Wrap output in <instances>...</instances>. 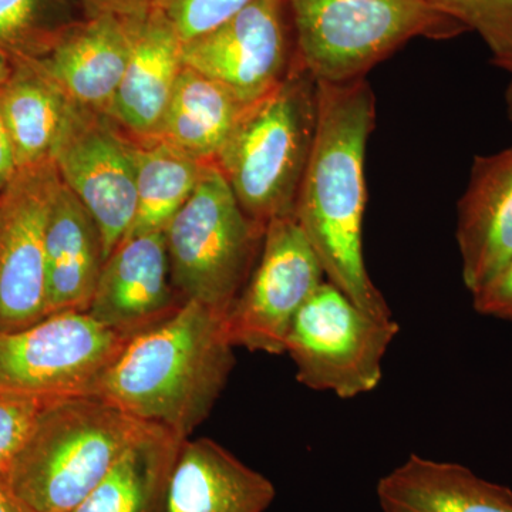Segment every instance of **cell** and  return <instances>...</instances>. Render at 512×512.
Instances as JSON below:
<instances>
[{
  "label": "cell",
  "instance_id": "cell-1",
  "mask_svg": "<svg viewBox=\"0 0 512 512\" xmlns=\"http://www.w3.org/2000/svg\"><path fill=\"white\" fill-rule=\"evenodd\" d=\"M376 100L365 79L318 82V127L293 217L329 282L362 311L392 318L363 256L366 147L375 128Z\"/></svg>",
  "mask_w": 512,
  "mask_h": 512
},
{
  "label": "cell",
  "instance_id": "cell-2",
  "mask_svg": "<svg viewBox=\"0 0 512 512\" xmlns=\"http://www.w3.org/2000/svg\"><path fill=\"white\" fill-rule=\"evenodd\" d=\"M225 316L197 301L128 340L93 394L188 439L210 416L234 367Z\"/></svg>",
  "mask_w": 512,
  "mask_h": 512
},
{
  "label": "cell",
  "instance_id": "cell-3",
  "mask_svg": "<svg viewBox=\"0 0 512 512\" xmlns=\"http://www.w3.org/2000/svg\"><path fill=\"white\" fill-rule=\"evenodd\" d=\"M147 424L96 394L49 399L6 476L29 512H72Z\"/></svg>",
  "mask_w": 512,
  "mask_h": 512
},
{
  "label": "cell",
  "instance_id": "cell-4",
  "mask_svg": "<svg viewBox=\"0 0 512 512\" xmlns=\"http://www.w3.org/2000/svg\"><path fill=\"white\" fill-rule=\"evenodd\" d=\"M318 127V82L296 59L284 82L249 104L215 165L242 210L268 225L293 215Z\"/></svg>",
  "mask_w": 512,
  "mask_h": 512
},
{
  "label": "cell",
  "instance_id": "cell-5",
  "mask_svg": "<svg viewBox=\"0 0 512 512\" xmlns=\"http://www.w3.org/2000/svg\"><path fill=\"white\" fill-rule=\"evenodd\" d=\"M296 59L316 82L340 84L366 73L414 37L450 39L466 26L429 0H288Z\"/></svg>",
  "mask_w": 512,
  "mask_h": 512
},
{
  "label": "cell",
  "instance_id": "cell-6",
  "mask_svg": "<svg viewBox=\"0 0 512 512\" xmlns=\"http://www.w3.org/2000/svg\"><path fill=\"white\" fill-rule=\"evenodd\" d=\"M265 229L242 210L220 168L208 164L164 229L175 291L227 315L254 271Z\"/></svg>",
  "mask_w": 512,
  "mask_h": 512
},
{
  "label": "cell",
  "instance_id": "cell-7",
  "mask_svg": "<svg viewBox=\"0 0 512 512\" xmlns=\"http://www.w3.org/2000/svg\"><path fill=\"white\" fill-rule=\"evenodd\" d=\"M399 332L396 320L362 311L328 281L296 313L285 353L303 386L353 399L377 389L384 356Z\"/></svg>",
  "mask_w": 512,
  "mask_h": 512
},
{
  "label": "cell",
  "instance_id": "cell-8",
  "mask_svg": "<svg viewBox=\"0 0 512 512\" xmlns=\"http://www.w3.org/2000/svg\"><path fill=\"white\" fill-rule=\"evenodd\" d=\"M128 338L87 312L64 311L0 332V394L56 399L93 394Z\"/></svg>",
  "mask_w": 512,
  "mask_h": 512
},
{
  "label": "cell",
  "instance_id": "cell-9",
  "mask_svg": "<svg viewBox=\"0 0 512 512\" xmlns=\"http://www.w3.org/2000/svg\"><path fill=\"white\" fill-rule=\"evenodd\" d=\"M52 161L62 183L96 221L109 258L136 217V140L107 114L73 103Z\"/></svg>",
  "mask_w": 512,
  "mask_h": 512
},
{
  "label": "cell",
  "instance_id": "cell-10",
  "mask_svg": "<svg viewBox=\"0 0 512 512\" xmlns=\"http://www.w3.org/2000/svg\"><path fill=\"white\" fill-rule=\"evenodd\" d=\"M323 278L318 256L295 217L269 221L254 271L225 315L232 346L268 355L285 353L296 313Z\"/></svg>",
  "mask_w": 512,
  "mask_h": 512
},
{
  "label": "cell",
  "instance_id": "cell-11",
  "mask_svg": "<svg viewBox=\"0 0 512 512\" xmlns=\"http://www.w3.org/2000/svg\"><path fill=\"white\" fill-rule=\"evenodd\" d=\"M183 62L244 103L262 99L296 62L288 0H254L217 29L184 43Z\"/></svg>",
  "mask_w": 512,
  "mask_h": 512
},
{
  "label": "cell",
  "instance_id": "cell-12",
  "mask_svg": "<svg viewBox=\"0 0 512 512\" xmlns=\"http://www.w3.org/2000/svg\"><path fill=\"white\" fill-rule=\"evenodd\" d=\"M60 181L47 161L20 168L0 194V332L47 316L46 224Z\"/></svg>",
  "mask_w": 512,
  "mask_h": 512
},
{
  "label": "cell",
  "instance_id": "cell-13",
  "mask_svg": "<svg viewBox=\"0 0 512 512\" xmlns=\"http://www.w3.org/2000/svg\"><path fill=\"white\" fill-rule=\"evenodd\" d=\"M171 281L164 231L124 238L104 262L87 313L133 339L183 306Z\"/></svg>",
  "mask_w": 512,
  "mask_h": 512
},
{
  "label": "cell",
  "instance_id": "cell-14",
  "mask_svg": "<svg viewBox=\"0 0 512 512\" xmlns=\"http://www.w3.org/2000/svg\"><path fill=\"white\" fill-rule=\"evenodd\" d=\"M140 20L90 15L70 26L35 62L74 103L106 114L126 72Z\"/></svg>",
  "mask_w": 512,
  "mask_h": 512
},
{
  "label": "cell",
  "instance_id": "cell-15",
  "mask_svg": "<svg viewBox=\"0 0 512 512\" xmlns=\"http://www.w3.org/2000/svg\"><path fill=\"white\" fill-rule=\"evenodd\" d=\"M456 237L471 293L512 261V147L474 160L458 202Z\"/></svg>",
  "mask_w": 512,
  "mask_h": 512
},
{
  "label": "cell",
  "instance_id": "cell-16",
  "mask_svg": "<svg viewBox=\"0 0 512 512\" xmlns=\"http://www.w3.org/2000/svg\"><path fill=\"white\" fill-rule=\"evenodd\" d=\"M183 45L153 8L137 23L126 72L106 113L134 140L157 138L184 69Z\"/></svg>",
  "mask_w": 512,
  "mask_h": 512
},
{
  "label": "cell",
  "instance_id": "cell-17",
  "mask_svg": "<svg viewBox=\"0 0 512 512\" xmlns=\"http://www.w3.org/2000/svg\"><path fill=\"white\" fill-rule=\"evenodd\" d=\"M275 485L211 439H185L178 450L164 512H265Z\"/></svg>",
  "mask_w": 512,
  "mask_h": 512
},
{
  "label": "cell",
  "instance_id": "cell-18",
  "mask_svg": "<svg viewBox=\"0 0 512 512\" xmlns=\"http://www.w3.org/2000/svg\"><path fill=\"white\" fill-rule=\"evenodd\" d=\"M47 316L64 311L86 312L106 262L96 221L60 181L47 215Z\"/></svg>",
  "mask_w": 512,
  "mask_h": 512
},
{
  "label": "cell",
  "instance_id": "cell-19",
  "mask_svg": "<svg viewBox=\"0 0 512 512\" xmlns=\"http://www.w3.org/2000/svg\"><path fill=\"white\" fill-rule=\"evenodd\" d=\"M383 512H512V490L470 468L412 454L380 478Z\"/></svg>",
  "mask_w": 512,
  "mask_h": 512
},
{
  "label": "cell",
  "instance_id": "cell-20",
  "mask_svg": "<svg viewBox=\"0 0 512 512\" xmlns=\"http://www.w3.org/2000/svg\"><path fill=\"white\" fill-rule=\"evenodd\" d=\"M184 440L164 427L147 424L72 512H164L168 480Z\"/></svg>",
  "mask_w": 512,
  "mask_h": 512
},
{
  "label": "cell",
  "instance_id": "cell-21",
  "mask_svg": "<svg viewBox=\"0 0 512 512\" xmlns=\"http://www.w3.org/2000/svg\"><path fill=\"white\" fill-rule=\"evenodd\" d=\"M73 103L35 60H15L12 76L0 89V116L19 170L52 161Z\"/></svg>",
  "mask_w": 512,
  "mask_h": 512
},
{
  "label": "cell",
  "instance_id": "cell-22",
  "mask_svg": "<svg viewBox=\"0 0 512 512\" xmlns=\"http://www.w3.org/2000/svg\"><path fill=\"white\" fill-rule=\"evenodd\" d=\"M248 106L220 83L184 66L157 138L195 160L214 163Z\"/></svg>",
  "mask_w": 512,
  "mask_h": 512
},
{
  "label": "cell",
  "instance_id": "cell-23",
  "mask_svg": "<svg viewBox=\"0 0 512 512\" xmlns=\"http://www.w3.org/2000/svg\"><path fill=\"white\" fill-rule=\"evenodd\" d=\"M136 144L137 211L126 238L164 231L190 200L210 164L158 138Z\"/></svg>",
  "mask_w": 512,
  "mask_h": 512
},
{
  "label": "cell",
  "instance_id": "cell-24",
  "mask_svg": "<svg viewBox=\"0 0 512 512\" xmlns=\"http://www.w3.org/2000/svg\"><path fill=\"white\" fill-rule=\"evenodd\" d=\"M79 20L69 0H0V50L15 60L40 59Z\"/></svg>",
  "mask_w": 512,
  "mask_h": 512
},
{
  "label": "cell",
  "instance_id": "cell-25",
  "mask_svg": "<svg viewBox=\"0 0 512 512\" xmlns=\"http://www.w3.org/2000/svg\"><path fill=\"white\" fill-rule=\"evenodd\" d=\"M468 30H474L503 69L512 60V0H429Z\"/></svg>",
  "mask_w": 512,
  "mask_h": 512
},
{
  "label": "cell",
  "instance_id": "cell-26",
  "mask_svg": "<svg viewBox=\"0 0 512 512\" xmlns=\"http://www.w3.org/2000/svg\"><path fill=\"white\" fill-rule=\"evenodd\" d=\"M254 0H153L157 10L187 43L207 35Z\"/></svg>",
  "mask_w": 512,
  "mask_h": 512
},
{
  "label": "cell",
  "instance_id": "cell-27",
  "mask_svg": "<svg viewBox=\"0 0 512 512\" xmlns=\"http://www.w3.org/2000/svg\"><path fill=\"white\" fill-rule=\"evenodd\" d=\"M47 400L0 394V473L18 456Z\"/></svg>",
  "mask_w": 512,
  "mask_h": 512
},
{
  "label": "cell",
  "instance_id": "cell-28",
  "mask_svg": "<svg viewBox=\"0 0 512 512\" xmlns=\"http://www.w3.org/2000/svg\"><path fill=\"white\" fill-rule=\"evenodd\" d=\"M473 296L478 313L512 322V261Z\"/></svg>",
  "mask_w": 512,
  "mask_h": 512
},
{
  "label": "cell",
  "instance_id": "cell-29",
  "mask_svg": "<svg viewBox=\"0 0 512 512\" xmlns=\"http://www.w3.org/2000/svg\"><path fill=\"white\" fill-rule=\"evenodd\" d=\"M90 15H113L124 20L146 18L153 0H83Z\"/></svg>",
  "mask_w": 512,
  "mask_h": 512
},
{
  "label": "cell",
  "instance_id": "cell-30",
  "mask_svg": "<svg viewBox=\"0 0 512 512\" xmlns=\"http://www.w3.org/2000/svg\"><path fill=\"white\" fill-rule=\"evenodd\" d=\"M18 171L15 150H13L8 130H6L2 116H0V194L9 187Z\"/></svg>",
  "mask_w": 512,
  "mask_h": 512
},
{
  "label": "cell",
  "instance_id": "cell-31",
  "mask_svg": "<svg viewBox=\"0 0 512 512\" xmlns=\"http://www.w3.org/2000/svg\"><path fill=\"white\" fill-rule=\"evenodd\" d=\"M0 512H29L13 493L6 473H0Z\"/></svg>",
  "mask_w": 512,
  "mask_h": 512
},
{
  "label": "cell",
  "instance_id": "cell-32",
  "mask_svg": "<svg viewBox=\"0 0 512 512\" xmlns=\"http://www.w3.org/2000/svg\"><path fill=\"white\" fill-rule=\"evenodd\" d=\"M13 69H15V59L0 50V89L5 86L10 76H12Z\"/></svg>",
  "mask_w": 512,
  "mask_h": 512
},
{
  "label": "cell",
  "instance_id": "cell-33",
  "mask_svg": "<svg viewBox=\"0 0 512 512\" xmlns=\"http://www.w3.org/2000/svg\"><path fill=\"white\" fill-rule=\"evenodd\" d=\"M503 70L510 74L511 80L508 83L507 92H505V106H507L508 119L512 121V60L510 63L505 64Z\"/></svg>",
  "mask_w": 512,
  "mask_h": 512
}]
</instances>
